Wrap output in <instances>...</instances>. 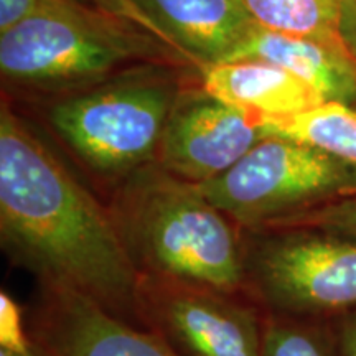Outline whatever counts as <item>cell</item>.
<instances>
[{"label": "cell", "mask_w": 356, "mask_h": 356, "mask_svg": "<svg viewBox=\"0 0 356 356\" xmlns=\"http://www.w3.org/2000/svg\"><path fill=\"white\" fill-rule=\"evenodd\" d=\"M262 60L291 71L325 102L356 108V61L343 43L296 37L256 26L229 60Z\"/></svg>", "instance_id": "cell-11"}, {"label": "cell", "mask_w": 356, "mask_h": 356, "mask_svg": "<svg viewBox=\"0 0 356 356\" xmlns=\"http://www.w3.org/2000/svg\"><path fill=\"white\" fill-rule=\"evenodd\" d=\"M185 53L207 66L229 60L257 24L244 0H134Z\"/></svg>", "instance_id": "cell-10"}, {"label": "cell", "mask_w": 356, "mask_h": 356, "mask_svg": "<svg viewBox=\"0 0 356 356\" xmlns=\"http://www.w3.org/2000/svg\"><path fill=\"white\" fill-rule=\"evenodd\" d=\"M173 89L134 79L71 97L51 111V124L89 167L106 175L140 170L159 154Z\"/></svg>", "instance_id": "cell-4"}, {"label": "cell", "mask_w": 356, "mask_h": 356, "mask_svg": "<svg viewBox=\"0 0 356 356\" xmlns=\"http://www.w3.org/2000/svg\"><path fill=\"white\" fill-rule=\"evenodd\" d=\"M261 356H333L325 337L309 325L273 320L264 325Z\"/></svg>", "instance_id": "cell-15"}, {"label": "cell", "mask_w": 356, "mask_h": 356, "mask_svg": "<svg viewBox=\"0 0 356 356\" xmlns=\"http://www.w3.org/2000/svg\"><path fill=\"white\" fill-rule=\"evenodd\" d=\"M273 229H315L356 239V193L338 197L275 222Z\"/></svg>", "instance_id": "cell-16"}, {"label": "cell", "mask_w": 356, "mask_h": 356, "mask_svg": "<svg viewBox=\"0 0 356 356\" xmlns=\"http://www.w3.org/2000/svg\"><path fill=\"white\" fill-rule=\"evenodd\" d=\"M142 168L114 215L140 274L238 292L248 279V254L236 222L197 185L162 167Z\"/></svg>", "instance_id": "cell-2"}, {"label": "cell", "mask_w": 356, "mask_h": 356, "mask_svg": "<svg viewBox=\"0 0 356 356\" xmlns=\"http://www.w3.org/2000/svg\"><path fill=\"white\" fill-rule=\"evenodd\" d=\"M198 190L246 228H273L302 211L356 193V167L302 142L266 137Z\"/></svg>", "instance_id": "cell-3"}, {"label": "cell", "mask_w": 356, "mask_h": 356, "mask_svg": "<svg viewBox=\"0 0 356 356\" xmlns=\"http://www.w3.org/2000/svg\"><path fill=\"white\" fill-rule=\"evenodd\" d=\"M43 356H180L163 338L140 332L71 289L43 284L37 327Z\"/></svg>", "instance_id": "cell-9"}, {"label": "cell", "mask_w": 356, "mask_h": 356, "mask_svg": "<svg viewBox=\"0 0 356 356\" xmlns=\"http://www.w3.org/2000/svg\"><path fill=\"white\" fill-rule=\"evenodd\" d=\"M0 348L17 353H33L22 323V312L17 302L7 292L0 293Z\"/></svg>", "instance_id": "cell-17"}, {"label": "cell", "mask_w": 356, "mask_h": 356, "mask_svg": "<svg viewBox=\"0 0 356 356\" xmlns=\"http://www.w3.org/2000/svg\"><path fill=\"white\" fill-rule=\"evenodd\" d=\"M340 38L356 61V0H343L340 17Z\"/></svg>", "instance_id": "cell-19"}, {"label": "cell", "mask_w": 356, "mask_h": 356, "mask_svg": "<svg viewBox=\"0 0 356 356\" xmlns=\"http://www.w3.org/2000/svg\"><path fill=\"white\" fill-rule=\"evenodd\" d=\"M266 137H282L317 147L356 167V108L323 102L305 113L262 119Z\"/></svg>", "instance_id": "cell-13"}, {"label": "cell", "mask_w": 356, "mask_h": 356, "mask_svg": "<svg viewBox=\"0 0 356 356\" xmlns=\"http://www.w3.org/2000/svg\"><path fill=\"white\" fill-rule=\"evenodd\" d=\"M244 3L261 29L343 43L340 38L343 0H244Z\"/></svg>", "instance_id": "cell-14"}, {"label": "cell", "mask_w": 356, "mask_h": 356, "mask_svg": "<svg viewBox=\"0 0 356 356\" xmlns=\"http://www.w3.org/2000/svg\"><path fill=\"white\" fill-rule=\"evenodd\" d=\"M140 305L191 356L262 355L259 317L231 293L142 274Z\"/></svg>", "instance_id": "cell-7"}, {"label": "cell", "mask_w": 356, "mask_h": 356, "mask_svg": "<svg viewBox=\"0 0 356 356\" xmlns=\"http://www.w3.org/2000/svg\"><path fill=\"white\" fill-rule=\"evenodd\" d=\"M203 86L213 99L264 119L300 114L325 102L291 71L262 60H231L207 66Z\"/></svg>", "instance_id": "cell-12"}, {"label": "cell", "mask_w": 356, "mask_h": 356, "mask_svg": "<svg viewBox=\"0 0 356 356\" xmlns=\"http://www.w3.org/2000/svg\"><path fill=\"white\" fill-rule=\"evenodd\" d=\"M0 356H37L33 353H17V351L7 350V348H0Z\"/></svg>", "instance_id": "cell-21"}, {"label": "cell", "mask_w": 356, "mask_h": 356, "mask_svg": "<svg viewBox=\"0 0 356 356\" xmlns=\"http://www.w3.org/2000/svg\"><path fill=\"white\" fill-rule=\"evenodd\" d=\"M56 0H0V33L7 32Z\"/></svg>", "instance_id": "cell-18"}, {"label": "cell", "mask_w": 356, "mask_h": 356, "mask_svg": "<svg viewBox=\"0 0 356 356\" xmlns=\"http://www.w3.org/2000/svg\"><path fill=\"white\" fill-rule=\"evenodd\" d=\"M137 53L136 43L81 8L56 0L0 33V70L13 83L71 86L113 71Z\"/></svg>", "instance_id": "cell-5"}, {"label": "cell", "mask_w": 356, "mask_h": 356, "mask_svg": "<svg viewBox=\"0 0 356 356\" xmlns=\"http://www.w3.org/2000/svg\"><path fill=\"white\" fill-rule=\"evenodd\" d=\"M2 244L43 284L76 291L115 315L142 310L140 280L111 215L48 147L2 106Z\"/></svg>", "instance_id": "cell-1"}, {"label": "cell", "mask_w": 356, "mask_h": 356, "mask_svg": "<svg viewBox=\"0 0 356 356\" xmlns=\"http://www.w3.org/2000/svg\"><path fill=\"white\" fill-rule=\"evenodd\" d=\"M248 254V277L267 304L289 314L356 310V239L282 229Z\"/></svg>", "instance_id": "cell-6"}, {"label": "cell", "mask_w": 356, "mask_h": 356, "mask_svg": "<svg viewBox=\"0 0 356 356\" xmlns=\"http://www.w3.org/2000/svg\"><path fill=\"white\" fill-rule=\"evenodd\" d=\"M338 322V343L341 356H356V310L341 314Z\"/></svg>", "instance_id": "cell-20"}, {"label": "cell", "mask_w": 356, "mask_h": 356, "mask_svg": "<svg viewBox=\"0 0 356 356\" xmlns=\"http://www.w3.org/2000/svg\"><path fill=\"white\" fill-rule=\"evenodd\" d=\"M262 119L210 96L175 106L160 140V167L193 185L215 180L266 139Z\"/></svg>", "instance_id": "cell-8"}]
</instances>
